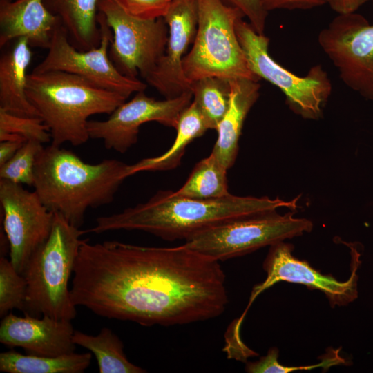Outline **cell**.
Here are the masks:
<instances>
[{
  "mask_svg": "<svg viewBox=\"0 0 373 373\" xmlns=\"http://www.w3.org/2000/svg\"><path fill=\"white\" fill-rule=\"evenodd\" d=\"M224 3L239 9L254 30L264 35L268 12L264 8L262 0H222Z\"/></svg>",
  "mask_w": 373,
  "mask_h": 373,
  "instance_id": "cell-30",
  "label": "cell"
},
{
  "mask_svg": "<svg viewBox=\"0 0 373 373\" xmlns=\"http://www.w3.org/2000/svg\"><path fill=\"white\" fill-rule=\"evenodd\" d=\"M43 144L27 140L14 156L0 166V178L13 183L33 186L37 155Z\"/></svg>",
  "mask_w": 373,
  "mask_h": 373,
  "instance_id": "cell-28",
  "label": "cell"
},
{
  "mask_svg": "<svg viewBox=\"0 0 373 373\" xmlns=\"http://www.w3.org/2000/svg\"><path fill=\"white\" fill-rule=\"evenodd\" d=\"M168 1H171V0H168Z\"/></svg>",
  "mask_w": 373,
  "mask_h": 373,
  "instance_id": "cell-34",
  "label": "cell"
},
{
  "mask_svg": "<svg viewBox=\"0 0 373 373\" xmlns=\"http://www.w3.org/2000/svg\"><path fill=\"white\" fill-rule=\"evenodd\" d=\"M85 233L55 213L48 238L34 253L22 273L27 285L25 315L70 321L75 318L76 306L68 283L85 240L80 237Z\"/></svg>",
  "mask_w": 373,
  "mask_h": 373,
  "instance_id": "cell-5",
  "label": "cell"
},
{
  "mask_svg": "<svg viewBox=\"0 0 373 373\" xmlns=\"http://www.w3.org/2000/svg\"><path fill=\"white\" fill-rule=\"evenodd\" d=\"M0 203L10 260L22 274L32 256L48 238L55 213L44 205L35 191L2 179Z\"/></svg>",
  "mask_w": 373,
  "mask_h": 373,
  "instance_id": "cell-12",
  "label": "cell"
},
{
  "mask_svg": "<svg viewBox=\"0 0 373 373\" xmlns=\"http://www.w3.org/2000/svg\"><path fill=\"white\" fill-rule=\"evenodd\" d=\"M292 250L293 246L284 241L269 247L263 262L267 277L262 283L254 287L247 307L238 321L240 324L256 297L280 281L302 284L309 289H318L326 295L333 307L347 305L357 298L356 269L358 263L356 262L354 255L352 254L351 276L347 281L340 282L330 275L321 274L307 262L296 258L292 255Z\"/></svg>",
  "mask_w": 373,
  "mask_h": 373,
  "instance_id": "cell-14",
  "label": "cell"
},
{
  "mask_svg": "<svg viewBox=\"0 0 373 373\" xmlns=\"http://www.w3.org/2000/svg\"><path fill=\"white\" fill-rule=\"evenodd\" d=\"M228 108L218 125L211 154L227 169L236 159L238 141L245 118L259 97L260 84L247 79H229Z\"/></svg>",
  "mask_w": 373,
  "mask_h": 373,
  "instance_id": "cell-18",
  "label": "cell"
},
{
  "mask_svg": "<svg viewBox=\"0 0 373 373\" xmlns=\"http://www.w3.org/2000/svg\"><path fill=\"white\" fill-rule=\"evenodd\" d=\"M198 26L182 68L190 82L216 77L226 79H260L250 70L236 31L242 12L222 0H197Z\"/></svg>",
  "mask_w": 373,
  "mask_h": 373,
  "instance_id": "cell-6",
  "label": "cell"
},
{
  "mask_svg": "<svg viewBox=\"0 0 373 373\" xmlns=\"http://www.w3.org/2000/svg\"><path fill=\"white\" fill-rule=\"evenodd\" d=\"M51 141L47 126L39 117L23 116L0 108V141Z\"/></svg>",
  "mask_w": 373,
  "mask_h": 373,
  "instance_id": "cell-26",
  "label": "cell"
},
{
  "mask_svg": "<svg viewBox=\"0 0 373 373\" xmlns=\"http://www.w3.org/2000/svg\"><path fill=\"white\" fill-rule=\"evenodd\" d=\"M343 83L373 100V25L356 13L338 14L318 35Z\"/></svg>",
  "mask_w": 373,
  "mask_h": 373,
  "instance_id": "cell-11",
  "label": "cell"
},
{
  "mask_svg": "<svg viewBox=\"0 0 373 373\" xmlns=\"http://www.w3.org/2000/svg\"><path fill=\"white\" fill-rule=\"evenodd\" d=\"M192 100L191 91L164 100L150 97L144 90L137 92L130 101L119 105L106 119L89 120V137L102 140L107 149L124 153L137 143L140 128L145 123L156 122L175 128L181 113Z\"/></svg>",
  "mask_w": 373,
  "mask_h": 373,
  "instance_id": "cell-13",
  "label": "cell"
},
{
  "mask_svg": "<svg viewBox=\"0 0 373 373\" xmlns=\"http://www.w3.org/2000/svg\"><path fill=\"white\" fill-rule=\"evenodd\" d=\"M163 18L169 30L165 52L145 79L169 99L191 91V82L184 73L182 60L196 34L197 0H171Z\"/></svg>",
  "mask_w": 373,
  "mask_h": 373,
  "instance_id": "cell-15",
  "label": "cell"
},
{
  "mask_svg": "<svg viewBox=\"0 0 373 373\" xmlns=\"http://www.w3.org/2000/svg\"><path fill=\"white\" fill-rule=\"evenodd\" d=\"M59 23L44 0H1L0 46L25 37L31 47L48 48Z\"/></svg>",
  "mask_w": 373,
  "mask_h": 373,
  "instance_id": "cell-17",
  "label": "cell"
},
{
  "mask_svg": "<svg viewBox=\"0 0 373 373\" xmlns=\"http://www.w3.org/2000/svg\"><path fill=\"white\" fill-rule=\"evenodd\" d=\"M133 175L132 164L115 159L90 164L71 151L50 144L37 155L32 186L50 211L79 228L86 211L111 203Z\"/></svg>",
  "mask_w": 373,
  "mask_h": 373,
  "instance_id": "cell-3",
  "label": "cell"
},
{
  "mask_svg": "<svg viewBox=\"0 0 373 373\" xmlns=\"http://www.w3.org/2000/svg\"><path fill=\"white\" fill-rule=\"evenodd\" d=\"M300 196L291 200L229 194L201 200L159 191L147 201L119 213L98 217L86 233L140 231L166 240H186L193 234L224 222L288 208L298 207Z\"/></svg>",
  "mask_w": 373,
  "mask_h": 373,
  "instance_id": "cell-2",
  "label": "cell"
},
{
  "mask_svg": "<svg viewBox=\"0 0 373 373\" xmlns=\"http://www.w3.org/2000/svg\"><path fill=\"white\" fill-rule=\"evenodd\" d=\"M370 0H325L327 4L338 14L356 12Z\"/></svg>",
  "mask_w": 373,
  "mask_h": 373,
  "instance_id": "cell-32",
  "label": "cell"
},
{
  "mask_svg": "<svg viewBox=\"0 0 373 373\" xmlns=\"http://www.w3.org/2000/svg\"><path fill=\"white\" fill-rule=\"evenodd\" d=\"M25 37L17 39L0 59V108L10 113L38 117L26 95L28 67L32 52Z\"/></svg>",
  "mask_w": 373,
  "mask_h": 373,
  "instance_id": "cell-19",
  "label": "cell"
},
{
  "mask_svg": "<svg viewBox=\"0 0 373 373\" xmlns=\"http://www.w3.org/2000/svg\"><path fill=\"white\" fill-rule=\"evenodd\" d=\"M73 341L95 355L100 373L146 372L129 361L124 352L122 341L109 328H102L95 336L75 330Z\"/></svg>",
  "mask_w": 373,
  "mask_h": 373,
  "instance_id": "cell-23",
  "label": "cell"
},
{
  "mask_svg": "<svg viewBox=\"0 0 373 373\" xmlns=\"http://www.w3.org/2000/svg\"><path fill=\"white\" fill-rule=\"evenodd\" d=\"M90 353L57 356L24 355L13 350L0 354V371L7 373H82L90 365Z\"/></svg>",
  "mask_w": 373,
  "mask_h": 373,
  "instance_id": "cell-22",
  "label": "cell"
},
{
  "mask_svg": "<svg viewBox=\"0 0 373 373\" xmlns=\"http://www.w3.org/2000/svg\"><path fill=\"white\" fill-rule=\"evenodd\" d=\"M193 102L203 117L209 129L216 130L229 104L228 79L208 77L191 83Z\"/></svg>",
  "mask_w": 373,
  "mask_h": 373,
  "instance_id": "cell-25",
  "label": "cell"
},
{
  "mask_svg": "<svg viewBox=\"0 0 373 373\" xmlns=\"http://www.w3.org/2000/svg\"><path fill=\"white\" fill-rule=\"evenodd\" d=\"M128 15L141 19L163 17L170 4L168 0H113Z\"/></svg>",
  "mask_w": 373,
  "mask_h": 373,
  "instance_id": "cell-29",
  "label": "cell"
},
{
  "mask_svg": "<svg viewBox=\"0 0 373 373\" xmlns=\"http://www.w3.org/2000/svg\"><path fill=\"white\" fill-rule=\"evenodd\" d=\"M26 95L47 126L51 144L55 146L86 143L90 138L88 118L110 115L126 99L77 75L59 70L28 74Z\"/></svg>",
  "mask_w": 373,
  "mask_h": 373,
  "instance_id": "cell-4",
  "label": "cell"
},
{
  "mask_svg": "<svg viewBox=\"0 0 373 373\" xmlns=\"http://www.w3.org/2000/svg\"><path fill=\"white\" fill-rule=\"evenodd\" d=\"M226 169L211 153L199 161L176 195L201 200L217 199L230 194Z\"/></svg>",
  "mask_w": 373,
  "mask_h": 373,
  "instance_id": "cell-24",
  "label": "cell"
},
{
  "mask_svg": "<svg viewBox=\"0 0 373 373\" xmlns=\"http://www.w3.org/2000/svg\"><path fill=\"white\" fill-rule=\"evenodd\" d=\"M236 31L252 73L278 87L296 114L305 119H320L332 90L331 80L323 66H313L305 76H298L270 56L269 39L265 34H258L249 22L242 18L238 19Z\"/></svg>",
  "mask_w": 373,
  "mask_h": 373,
  "instance_id": "cell-8",
  "label": "cell"
},
{
  "mask_svg": "<svg viewBox=\"0 0 373 373\" xmlns=\"http://www.w3.org/2000/svg\"><path fill=\"white\" fill-rule=\"evenodd\" d=\"M27 285L23 276L13 267L11 261L0 258V316L17 309L26 312Z\"/></svg>",
  "mask_w": 373,
  "mask_h": 373,
  "instance_id": "cell-27",
  "label": "cell"
},
{
  "mask_svg": "<svg viewBox=\"0 0 373 373\" xmlns=\"http://www.w3.org/2000/svg\"><path fill=\"white\" fill-rule=\"evenodd\" d=\"M267 11L275 10H310L326 4L325 0H262Z\"/></svg>",
  "mask_w": 373,
  "mask_h": 373,
  "instance_id": "cell-31",
  "label": "cell"
},
{
  "mask_svg": "<svg viewBox=\"0 0 373 373\" xmlns=\"http://www.w3.org/2000/svg\"><path fill=\"white\" fill-rule=\"evenodd\" d=\"M48 9L58 17L70 41L78 50L98 46L101 33L97 21L98 0H44Z\"/></svg>",
  "mask_w": 373,
  "mask_h": 373,
  "instance_id": "cell-20",
  "label": "cell"
},
{
  "mask_svg": "<svg viewBox=\"0 0 373 373\" xmlns=\"http://www.w3.org/2000/svg\"><path fill=\"white\" fill-rule=\"evenodd\" d=\"M24 142L17 140L0 141V166L11 159Z\"/></svg>",
  "mask_w": 373,
  "mask_h": 373,
  "instance_id": "cell-33",
  "label": "cell"
},
{
  "mask_svg": "<svg viewBox=\"0 0 373 373\" xmlns=\"http://www.w3.org/2000/svg\"><path fill=\"white\" fill-rule=\"evenodd\" d=\"M312 228L310 220L294 217L293 211L283 215L275 211L212 226L193 234L183 245L219 262L300 236Z\"/></svg>",
  "mask_w": 373,
  "mask_h": 373,
  "instance_id": "cell-7",
  "label": "cell"
},
{
  "mask_svg": "<svg viewBox=\"0 0 373 373\" xmlns=\"http://www.w3.org/2000/svg\"><path fill=\"white\" fill-rule=\"evenodd\" d=\"M97 9L112 31L109 57L115 67L127 77L145 79L165 52L169 30L164 18L131 16L113 0H98Z\"/></svg>",
  "mask_w": 373,
  "mask_h": 373,
  "instance_id": "cell-10",
  "label": "cell"
},
{
  "mask_svg": "<svg viewBox=\"0 0 373 373\" xmlns=\"http://www.w3.org/2000/svg\"><path fill=\"white\" fill-rule=\"evenodd\" d=\"M175 129L176 137L170 148L158 156L142 159L133 164L135 174L142 171H167L175 168L180 163L189 144L209 130L193 101L181 113Z\"/></svg>",
  "mask_w": 373,
  "mask_h": 373,
  "instance_id": "cell-21",
  "label": "cell"
},
{
  "mask_svg": "<svg viewBox=\"0 0 373 373\" xmlns=\"http://www.w3.org/2000/svg\"><path fill=\"white\" fill-rule=\"evenodd\" d=\"M97 21L101 33L100 44L87 50L76 48L59 23L53 31L48 53L32 72L59 70L71 73L126 99L133 93L144 91L147 86L145 83L122 74L115 67L109 57L113 39L111 29L99 11Z\"/></svg>",
  "mask_w": 373,
  "mask_h": 373,
  "instance_id": "cell-9",
  "label": "cell"
},
{
  "mask_svg": "<svg viewBox=\"0 0 373 373\" xmlns=\"http://www.w3.org/2000/svg\"><path fill=\"white\" fill-rule=\"evenodd\" d=\"M73 303L143 326H171L222 314L228 303L218 261L186 247L86 240L70 289Z\"/></svg>",
  "mask_w": 373,
  "mask_h": 373,
  "instance_id": "cell-1",
  "label": "cell"
},
{
  "mask_svg": "<svg viewBox=\"0 0 373 373\" xmlns=\"http://www.w3.org/2000/svg\"><path fill=\"white\" fill-rule=\"evenodd\" d=\"M74 331L70 321L10 313L1 322L0 342L10 347H22L31 354L57 356L75 352Z\"/></svg>",
  "mask_w": 373,
  "mask_h": 373,
  "instance_id": "cell-16",
  "label": "cell"
}]
</instances>
